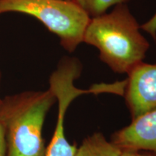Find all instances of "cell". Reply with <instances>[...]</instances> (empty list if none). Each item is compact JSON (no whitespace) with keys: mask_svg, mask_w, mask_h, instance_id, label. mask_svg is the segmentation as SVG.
Masks as SVG:
<instances>
[{"mask_svg":"<svg viewBox=\"0 0 156 156\" xmlns=\"http://www.w3.org/2000/svg\"><path fill=\"white\" fill-rule=\"evenodd\" d=\"M126 4L91 17L83 42L99 51L101 60L117 73L128 74L145 57L150 44Z\"/></svg>","mask_w":156,"mask_h":156,"instance_id":"cell-1","label":"cell"},{"mask_svg":"<svg viewBox=\"0 0 156 156\" xmlns=\"http://www.w3.org/2000/svg\"><path fill=\"white\" fill-rule=\"evenodd\" d=\"M56 102L46 90H28L2 98L0 118L5 129L6 156H45L46 117Z\"/></svg>","mask_w":156,"mask_h":156,"instance_id":"cell-2","label":"cell"},{"mask_svg":"<svg viewBox=\"0 0 156 156\" xmlns=\"http://www.w3.org/2000/svg\"><path fill=\"white\" fill-rule=\"evenodd\" d=\"M7 12L38 19L58 37L60 44L68 52H73L83 42L91 18L75 0H0V15Z\"/></svg>","mask_w":156,"mask_h":156,"instance_id":"cell-3","label":"cell"},{"mask_svg":"<svg viewBox=\"0 0 156 156\" xmlns=\"http://www.w3.org/2000/svg\"><path fill=\"white\" fill-rule=\"evenodd\" d=\"M80 62L76 58H64L49 78V88L58 102L56 126L51 140L46 147L45 156H75L77 145L67 141L64 130V120L67 109L80 95L87 93L108 92L119 95L122 86L119 82L110 85H101L89 90H81L75 86V80L80 75Z\"/></svg>","mask_w":156,"mask_h":156,"instance_id":"cell-4","label":"cell"},{"mask_svg":"<svg viewBox=\"0 0 156 156\" xmlns=\"http://www.w3.org/2000/svg\"><path fill=\"white\" fill-rule=\"evenodd\" d=\"M127 75L124 95L134 119L156 109V64L142 62Z\"/></svg>","mask_w":156,"mask_h":156,"instance_id":"cell-5","label":"cell"},{"mask_svg":"<svg viewBox=\"0 0 156 156\" xmlns=\"http://www.w3.org/2000/svg\"><path fill=\"white\" fill-rule=\"evenodd\" d=\"M111 141L121 151H148L156 155V109L132 119L113 134Z\"/></svg>","mask_w":156,"mask_h":156,"instance_id":"cell-6","label":"cell"},{"mask_svg":"<svg viewBox=\"0 0 156 156\" xmlns=\"http://www.w3.org/2000/svg\"><path fill=\"white\" fill-rule=\"evenodd\" d=\"M121 153L101 132H95L83 140L75 156H120Z\"/></svg>","mask_w":156,"mask_h":156,"instance_id":"cell-7","label":"cell"},{"mask_svg":"<svg viewBox=\"0 0 156 156\" xmlns=\"http://www.w3.org/2000/svg\"><path fill=\"white\" fill-rule=\"evenodd\" d=\"M76 2L88 14L90 17H96L106 13L112 6L125 4L129 0H75Z\"/></svg>","mask_w":156,"mask_h":156,"instance_id":"cell-8","label":"cell"},{"mask_svg":"<svg viewBox=\"0 0 156 156\" xmlns=\"http://www.w3.org/2000/svg\"><path fill=\"white\" fill-rule=\"evenodd\" d=\"M140 28L153 37L154 39H156V12L149 20L142 25Z\"/></svg>","mask_w":156,"mask_h":156,"instance_id":"cell-9","label":"cell"},{"mask_svg":"<svg viewBox=\"0 0 156 156\" xmlns=\"http://www.w3.org/2000/svg\"><path fill=\"white\" fill-rule=\"evenodd\" d=\"M0 156H6L5 129L1 118H0Z\"/></svg>","mask_w":156,"mask_h":156,"instance_id":"cell-10","label":"cell"},{"mask_svg":"<svg viewBox=\"0 0 156 156\" xmlns=\"http://www.w3.org/2000/svg\"><path fill=\"white\" fill-rule=\"evenodd\" d=\"M120 156H156L153 153H144L141 151H122Z\"/></svg>","mask_w":156,"mask_h":156,"instance_id":"cell-11","label":"cell"},{"mask_svg":"<svg viewBox=\"0 0 156 156\" xmlns=\"http://www.w3.org/2000/svg\"><path fill=\"white\" fill-rule=\"evenodd\" d=\"M1 81H2V73H1V70H0V87H1ZM2 104V98L0 97V109H1Z\"/></svg>","mask_w":156,"mask_h":156,"instance_id":"cell-12","label":"cell"},{"mask_svg":"<svg viewBox=\"0 0 156 156\" xmlns=\"http://www.w3.org/2000/svg\"><path fill=\"white\" fill-rule=\"evenodd\" d=\"M67 1H73V0H67Z\"/></svg>","mask_w":156,"mask_h":156,"instance_id":"cell-13","label":"cell"}]
</instances>
